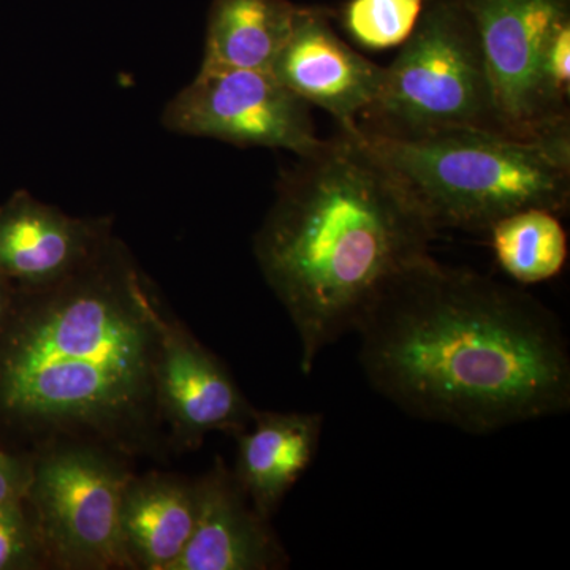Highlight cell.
<instances>
[{
  "mask_svg": "<svg viewBox=\"0 0 570 570\" xmlns=\"http://www.w3.org/2000/svg\"><path fill=\"white\" fill-rule=\"evenodd\" d=\"M298 9L291 0H213L200 70L272 71Z\"/></svg>",
  "mask_w": 570,
  "mask_h": 570,
  "instance_id": "9a60e30c",
  "label": "cell"
},
{
  "mask_svg": "<svg viewBox=\"0 0 570 570\" xmlns=\"http://www.w3.org/2000/svg\"><path fill=\"white\" fill-rule=\"evenodd\" d=\"M332 17V11L322 7H299L272 73L288 91L328 111L341 129L347 130L376 99L385 67L341 39Z\"/></svg>",
  "mask_w": 570,
  "mask_h": 570,
  "instance_id": "30bf717a",
  "label": "cell"
},
{
  "mask_svg": "<svg viewBox=\"0 0 570 570\" xmlns=\"http://www.w3.org/2000/svg\"><path fill=\"white\" fill-rule=\"evenodd\" d=\"M436 236L354 129H341L285 171L254 253L295 326L303 373L356 332L397 276L430 257Z\"/></svg>",
  "mask_w": 570,
  "mask_h": 570,
  "instance_id": "3957f363",
  "label": "cell"
},
{
  "mask_svg": "<svg viewBox=\"0 0 570 570\" xmlns=\"http://www.w3.org/2000/svg\"><path fill=\"white\" fill-rule=\"evenodd\" d=\"M33 456L0 449V504L26 498L32 479Z\"/></svg>",
  "mask_w": 570,
  "mask_h": 570,
  "instance_id": "d6986e66",
  "label": "cell"
},
{
  "mask_svg": "<svg viewBox=\"0 0 570 570\" xmlns=\"http://www.w3.org/2000/svg\"><path fill=\"white\" fill-rule=\"evenodd\" d=\"M436 228L489 232L521 209L570 205V127L540 137L459 127L395 138L356 129Z\"/></svg>",
  "mask_w": 570,
  "mask_h": 570,
  "instance_id": "277c9868",
  "label": "cell"
},
{
  "mask_svg": "<svg viewBox=\"0 0 570 570\" xmlns=\"http://www.w3.org/2000/svg\"><path fill=\"white\" fill-rule=\"evenodd\" d=\"M197 519L171 570H275L288 566L272 520L254 509L224 460L195 480Z\"/></svg>",
  "mask_w": 570,
  "mask_h": 570,
  "instance_id": "8fae6325",
  "label": "cell"
},
{
  "mask_svg": "<svg viewBox=\"0 0 570 570\" xmlns=\"http://www.w3.org/2000/svg\"><path fill=\"white\" fill-rule=\"evenodd\" d=\"M163 121L171 132L298 157L325 142L317 137L309 105L272 71L200 70L167 105Z\"/></svg>",
  "mask_w": 570,
  "mask_h": 570,
  "instance_id": "52a82bcc",
  "label": "cell"
},
{
  "mask_svg": "<svg viewBox=\"0 0 570 570\" xmlns=\"http://www.w3.org/2000/svg\"><path fill=\"white\" fill-rule=\"evenodd\" d=\"M489 71L502 132L517 137L569 129L551 111L542 86V61L551 33L570 20V0H463Z\"/></svg>",
  "mask_w": 570,
  "mask_h": 570,
  "instance_id": "ba28073f",
  "label": "cell"
},
{
  "mask_svg": "<svg viewBox=\"0 0 570 570\" xmlns=\"http://www.w3.org/2000/svg\"><path fill=\"white\" fill-rule=\"evenodd\" d=\"M489 232L498 265L515 283H546L560 275L568 262V234L560 214L550 209H521L499 219Z\"/></svg>",
  "mask_w": 570,
  "mask_h": 570,
  "instance_id": "2e32d148",
  "label": "cell"
},
{
  "mask_svg": "<svg viewBox=\"0 0 570 570\" xmlns=\"http://www.w3.org/2000/svg\"><path fill=\"white\" fill-rule=\"evenodd\" d=\"M197 519L195 480L168 472L135 474L124 491L121 534L130 570H171Z\"/></svg>",
  "mask_w": 570,
  "mask_h": 570,
  "instance_id": "5bb4252c",
  "label": "cell"
},
{
  "mask_svg": "<svg viewBox=\"0 0 570 570\" xmlns=\"http://www.w3.org/2000/svg\"><path fill=\"white\" fill-rule=\"evenodd\" d=\"M167 314L112 235L69 276L17 287L0 321V449L94 445L134 461L170 452L157 400Z\"/></svg>",
  "mask_w": 570,
  "mask_h": 570,
  "instance_id": "6da1fadb",
  "label": "cell"
},
{
  "mask_svg": "<svg viewBox=\"0 0 570 570\" xmlns=\"http://www.w3.org/2000/svg\"><path fill=\"white\" fill-rule=\"evenodd\" d=\"M355 333L371 387L412 417L487 434L570 409L568 337L549 307L431 255Z\"/></svg>",
  "mask_w": 570,
  "mask_h": 570,
  "instance_id": "7a4b0ae2",
  "label": "cell"
},
{
  "mask_svg": "<svg viewBox=\"0 0 570 570\" xmlns=\"http://www.w3.org/2000/svg\"><path fill=\"white\" fill-rule=\"evenodd\" d=\"M459 127L501 130L489 71L463 0H426L356 129L412 138Z\"/></svg>",
  "mask_w": 570,
  "mask_h": 570,
  "instance_id": "5b68a950",
  "label": "cell"
},
{
  "mask_svg": "<svg viewBox=\"0 0 570 570\" xmlns=\"http://www.w3.org/2000/svg\"><path fill=\"white\" fill-rule=\"evenodd\" d=\"M110 220L80 219L17 190L0 205V277L41 287L85 265L111 236Z\"/></svg>",
  "mask_w": 570,
  "mask_h": 570,
  "instance_id": "7c38bea8",
  "label": "cell"
},
{
  "mask_svg": "<svg viewBox=\"0 0 570 570\" xmlns=\"http://www.w3.org/2000/svg\"><path fill=\"white\" fill-rule=\"evenodd\" d=\"M157 400L175 452L197 450L209 433L235 438L257 411L224 363L170 313L157 366Z\"/></svg>",
  "mask_w": 570,
  "mask_h": 570,
  "instance_id": "9c48e42d",
  "label": "cell"
},
{
  "mask_svg": "<svg viewBox=\"0 0 570 570\" xmlns=\"http://www.w3.org/2000/svg\"><path fill=\"white\" fill-rule=\"evenodd\" d=\"M50 569L26 498L0 504V570Z\"/></svg>",
  "mask_w": 570,
  "mask_h": 570,
  "instance_id": "ac0fdd59",
  "label": "cell"
},
{
  "mask_svg": "<svg viewBox=\"0 0 570 570\" xmlns=\"http://www.w3.org/2000/svg\"><path fill=\"white\" fill-rule=\"evenodd\" d=\"M134 460L94 445H58L33 456L26 502L50 569L130 570L121 534Z\"/></svg>",
  "mask_w": 570,
  "mask_h": 570,
  "instance_id": "8992f818",
  "label": "cell"
},
{
  "mask_svg": "<svg viewBox=\"0 0 570 570\" xmlns=\"http://www.w3.org/2000/svg\"><path fill=\"white\" fill-rule=\"evenodd\" d=\"M14 291L17 285L11 284L10 281L0 277V321L6 317L7 311L10 309L11 302H13Z\"/></svg>",
  "mask_w": 570,
  "mask_h": 570,
  "instance_id": "ffe728a7",
  "label": "cell"
},
{
  "mask_svg": "<svg viewBox=\"0 0 570 570\" xmlns=\"http://www.w3.org/2000/svg\"><path fill=\"white\" fill-rule=\"evenodd\" d=\"M425 6L426 0H347L341 9V26L366 50L403 47Z\"/></svg>",
  "mask_w": 570,
  "mask_h": 570,
  "instance_id": "e0dca14e",
  "label": "cell"
},
{
  "mask_svg": "<svg viewBox=\"0 0 570 570\" xmlns=\"http://www.w3.org/2000/svg\"><path fill=\"white\" fill-rule=\"evenodd\" d=\"M322 428L321 414L255 411L250 425L236 434L235 478L265 519H273L288 491L313 464Z\"/></svg>",
  "mask_w": 570,
  "mask_h": 570,
  "instance_id": "4fadbf2b",
  "label": "cell"
}]
</instances>
